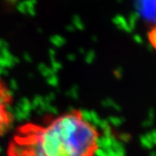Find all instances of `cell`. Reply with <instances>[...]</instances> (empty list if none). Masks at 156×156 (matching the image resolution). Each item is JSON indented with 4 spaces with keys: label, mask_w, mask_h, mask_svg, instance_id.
Returning a JSON list of instances; mask_svg holds the SVG:
<instances>
[{
    "label": "cell",
    "mask_w": 156,
    "mask_h": 156,
    "mask_svg": "<svg viewBox=\"0 0 156 156\" xmlns=\"http://www.w3.org/2000/svg\"><path fill=\"white\" fill-rule=\"evenodd\" d=\"M10 1H16V0H10Z\"/></svg>",
    "instance_id": "obj_4"
},
{
    "label": "cell",
    "mask_w": 156,
    "mask_h": 156,
    "mask_svg": "<svg viewBox=\"0 0 156 156\" xmlns=\"http://www.w3.org/2000/svg\"><path fill=\"white\" fill-rule=\"evenodd\" d=\"M11 93L5 83L0 79V136L7 131L13 122V116L11 110Z\"/></svg>",
    "instance_id": "obj_2"
},
{
    "label": "cell",
    "mask_w": 156,
    "mask_h": 156,
    "mask_svg": "<svg viewBox=\"0 0 156 156\" xmlns=\"http://www.w3.org/2000/svg\"><path fill=\"white\" fill-rule=\"evenodd\" d=\"M99 133L81 111L72 110L43 124L19 128L8 156H94Z\"/></svg>",
    "instance_id": "obj_1"
},
{
    "label": "cell",
    "mask_w": 156,
    "mask_h": 156,
    "mask_svg": "<svg viewBox=\"0 0 156 156\" xmlns=\"http://www.w3.org/2000/svg\"><path fill=\"white\" fill-rule=\"evenodd\" d=\"M136 14L142 17L146 21L154 23L155 0H135Z\"/></svg>",
    "instance_id": "obj_3"
}]
</instances>
